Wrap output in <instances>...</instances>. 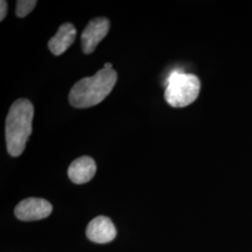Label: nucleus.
Returning <instances> with one entry per match:
<instances>
[{"label": "nucleus", "instance_id": "1", "mask_svg": "<svg viewBox=\"0 0 252 252\" xmlns=\"http://www.w3.org/2000/svg\"><path fill=\"white\" fill-rule=\"evenodd\" d=\"M34 107L29 100L20 98L9 108L6 119V144L9 155L20 156L24 153L32 134Z\"/></svg>", "mask_w": 252, "mask_h": 252}, {"label": "nucleus", "instance_id": "2", "mask_svg": "<svg viewBox=\"0 0 252 252\" xmlns=\"http://www.w3.org/2000/svg\"><path fill=\"white\" fill-rule=\"evenodd\" d=\"M117 82V72L102 68L93 77L83 78L75 83L69 93V103L74 108L94 107L105 99Z\"/></svg>", "mask_w": 252, "mask_h": 252}, {"label": "nucleus", "instance_id": "3", "mask_svg": "<svg viewBox=\"0 0 252 252\" xmlns=\"http://www.w3.org/2000/svg\"><path fill=\"white\" fill-rule=\"evenodd\" d=\"M164 98L173 108H183L198 97L201 83L193 74L173 71L165 82Z\"/></svg>", "mask_w": 252, "mask_h": 252}, {"label": "nucleus", "instance_id": "4", "mask_svg": "<svg viewBox=\"0 0 252 252\" xmlns=\"http://www.w3.org/2000/svg\"><path fill=\"white\" fill-rule=\"evenodd\" d=\"M53 211V206L47 200L29 197L21 201L14 209V214L19 220L32 221L45 219Z\"/></svg>", "mask_w": 252, "mask_h": 252}, {"label": "nucleus", "instance_id": "5", "mask_svg": "<svg viewBox=\"0 0 252 252\" xmlns=\"http://www.w3.org/2000/svg\"><path fill=\"white\" fill-rule=\"evenodd\" d=\"M109 30V21L104 17L93 19L88 23L81 34V48L83 53L90 54L94 52L100 41L107 36Z\"/></svg>", "mask_w": 252, "mask_h": 252}, {"label": "nucleus", "instance_id": "6", "mask_svg": "<svg viewBox=\"0 0 252 252\" xmlns=\"http://www.w3.org/2000/svg\"><path fill=\"white\" fill-rule=\"evenodd\" d=\"M116 228L108 217L94 218L86 228V236L94 243H109L116 237Z\"/></svg>", "mask_w": 252, "mask_h": 252}, {"label": "nucleus", "instance_id": "7", "mask_svg": "<svg viewBox=\"0 0 252 252\" xmlns=\"http://www.w3.org/2000/svg\"><path fill=\"white\" fill-rule=\"evenodd\" d=\"M96 172V164L89 156H81L71 162L68 167V178L75 184H83L90 181Z\"/></svg>", "mask_w": 252, "mask_h": 252}, {"label": "nucleus", "instance_id": "8", "mask_svg": "<svg viewBox=\"0 0 252 252\" xmlns=\"http://www.w3.org/2000/svg\"><path fill=\"white\" fill-rule=\"evenodd\" d=\"M77 30L72 24L65 23L59 27L58 31L50 40L49 49L56 56L63 54L75 41Z\"/></svg>", "mask_w": 252, "mask_h": 252}, {"label": "nucleus", "instance_id": "9", "mask_svg": "<svg viewBox=\"0 0 252 252\" xmlns=\"http://www.w3.org/2000/svg\"><path fill=\"white\" fill-rule=\"evenodd\" d=\"M36 0H20L16 2V15L20 18L26 17L36 5Z\"/></svg>", "mask_w": 252, "mask_h": 252}, {"label": "nucleus", "instance_id": "10", "mask_svg": "<svg viewBox=\"0 0 252 252\" xmlns=\"http://www.w3.org/2000/svg\"><path fill=\"white\" fill-rule=\"evenodd\" d=\"M8 12V3L5 0L0 1V21H3Z\"/></svg>", "mask_w": 252, "mask_h": 252}, {"label": "nucleus", "instance_id": "11", "mask_svg": "<svg viewBox=\"0 0 252 252\" xmlns=\"http://www.w3.org/2000/svg\"><path fill=\"white\" fill-rule=\"evenodd\" d=\"M104 68H107V69H112V64L110 63H106L104 64Z\"/></svg>", "mask_w": 252, "mask_h": 252}]
</instances>
